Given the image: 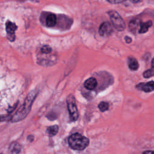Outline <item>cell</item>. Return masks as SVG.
I'll return each instance as SVG.
<instances>
[{
	"mask_svg": "<svg viewBox=\"0 0 154 154\" xmlns=\"http://www.w3.org/2000/svg\"><path fill=\"white\" fill-rule=\"evenodd\" d=\"M98 108L101 112H104L109 108V104L106 102H101L98 105Z\"/></svg>",
	"mask_w": 154,
	"mask_h": 154,
	"instance_id": "cell-15",
	"label": "cell"
},
{
	"mask_svg": "<svg viewBox=\"0 0 154 154\" xmlns=\"http://www.w3.org/2000/svg\"><path fill=\"white\" fill-rule=\"evenodd\" d=\"M37 93L38 92L36 90H32L28 93L23 105L11 117V121L12 122L21 121L26 117L31 110L32 105L37 95Z\"/></svg>",
	"mask_w": 154,
	"mask_h": 154,
	"instance_id": "cell-1",
	"label": "cell"
},
{
	"mask_svg": "<svg viewBox=\"0 0 154 154\" xmlns=\"http://www.w3.org/2000/svg\"><path fill=\"white\" fill-rule=\"evenodd\" d=\"M68 143L72 149L83 150L88 146L89 140L79 133H75L69 137Z\"/></svg>",
	"mask_w": 154,
	"mask_h": 154,
	"instance_id": "cell-2",
	"label": "cell"
},
{
	"mask_svg": "<svg viewBox=\"0 0 154 154\" xmlns=\"http://www.w3.org/2000/svg\"><path fill=\"white\" fill-rule=\"evenodd\" d=\"M58 131V125H54V126H49L47 128V130H46V132L48 133V135L51 137L55 136L57 134Z\"/></svg>",
	"mask_w": 154,
	"mask_h": 154,
	"instance_id": "cell-13",
	"label": "cell"
},
{
	"mask_svg": "<svg viewBox=\"0 0 154 154\" xmlns=\"http://www.w3.org/2000/svg\"><path fill=\"white\" fill-rule=\"evenodd\" d=\"M67 105L69 113L70 119L72 121H76L78 119L79 114L78 111L76 100L73 95H69L67 98Z\"/></svg>",
	"mask_w": 154,
	"mask_h": 154,
	"instance_id": "cell-3",
	"label": "cell"
},
{
	"mask_svg": "<svg viewBox=\"0 0 154 154\" xmlns=\"http://www.w3.org/2000/svg\"><path fill=\"white\" fill-rule=\"evenodd\" d=\"M108 14L111 20V22L114 27L118 31H123L125 28V23L123 19L119 15V14L114 10L109 11Z\"/></svg>",
	"mask_w": 154,
	"mask_h": 154,
	"instance_id": "cell-4",
	"label": "cell"
},
{
	"mask_svg": "<svg viewBox=\"0 0 154 154\" xmlns=\"http://www.w3.org/2000/svg\"><path fill=\"white\" fill-rule=\"evenodd\" d=\"M152 22L151 20H149L145 23H143L140 25V28L138 30V32L140 34H143V33H145L146 32L149 28L152 26Z\"/></svg>",
	"mask_w": 154,
	"mask_h": 154,
	"instance_id": "cell-12",
	"label": "cell"
},
{
	"mask_svg": "<svg viewBox=\"0 0 154 154\" xmlns=\"http://www.w3.org/2000/svg\"><path fill=\"white\" fill-rule=\"evenodd\" d=\"M57 23L56 16L54 14H49L46 19V24L48 27H52L55 25Z\"/></svg>",
	"mask_w": 154,
	"mask_h": 154,
	"instance_id": "cell-11",
	"label": "cell"
},
{
	"mask_svg": "<svg viewBox=\"0 0 154 154\" xmlns=\"http://www.w3.org/2000/svg\"><path fill=\"white\" fill-rule=\"evenodd\" d=\"M128 64L129 68L131 70H137L139 67L137 60L133 57H129L128 59Z\"/></svg>",
	"mask_w": 154,
	"mask_h": 154,
	"instance_id": "cell-10",
	"label": "cell"
},
{
	"mask_svg": "<svg viewBox=\"0 0 154 154\" xmlns=\"http://www.w3.org/2000/svg\"><path fill=\"white\" fill-rule=\"evenodd\" d=\"M5 105V75H0V102Z\"/></svg>",
	"mask_w": 154,
	"mask_h": 154,
	"instance_id": "cell-8",
	"label": "cell"
},
{
	"mask_svg": "<svg viewBox=\"0 0 154 154\" xmlns=\"http://www.w3.org/2000/svg\"><path fill=\"white\" fill-rule=\"evenodd\" d=\"M126 0H112V4H116V3H120Z\"/></svg>",
	"mask_w": 154,
	"mask_h": 154,
	"instance_id": "cell-19",
	"label": "cell"
},
{
	"mask_svg": "<svg viewBox=\"0 0 154 154\" xmlns=\"http://www.w3.org/2000/svg\"><path fill=\"white\" fill-rule=\"evenodd\" d=\"M52 48L48 45H44L40 49L41 52L43 54H49L52 52Z\"/></svg>",
	"mask_w": 154,
	"mask_h": 154,
	"instance_id": "cell-16",
	"label": "cell"
},
{
	"mask_svg": "<svg viewBox=\"0 0 154 154\" xmlns=\"http://www.w3.org/2000/svg\"><path fill=\"white\" fill-rule=\"evenodd\" d=\"M112 32V29L111 24L108 22H103L99 27V32L100 35L106 37L109 36L111 34Z\"/></svg>",
	"mask_w": 154,
	"mask_h": 154,
	"instance_id": "cell-6",
	"label": "cell"
},
{
	"mask_svg": "<svg viewBox=\"0 0 154 154\" xmlns=\"http://www.w3.org/2000/svg\"><path fill=\"white\" fill-rule=\"evenodd\" d=\"M136 88L140 90H142L144 92H151L153 90L154 83L153 81L148 82L147 83L141 82L136 85Z\"/></svg>",
	"mask_w": 154,
	"mask_h": 154,
	"instance_id": "cell-7",
	"label": "cell"
},
{
	"mask_svg": "<svg viewBox=\"0 0 154 154\" xmlns=\"http://www.w3.org/2000/svg\"><path fill=\"white\" fill-rule=\"evenodd\" d=\"M97 80L96 79V78L93 77L89 78L84 83V87H85V88H87L88 90H93L95 89L96 87H97Z\"/></svg>",
	"mask_w": 154,
	"mask_h": 154,
	"instance_id": "cell-9",
	"label": "cell"
},
{
	"mask_svg": "<svg viewBox=\"0 0 154 154\" xmlns=\"http://www.w3.org/2000/svg\"><path fill=\"white\" fill-rule=\"evenodd\" d=\"M5 119V117H2L0 116V121H3V120Z\"/></svg>",
	"mask_w": 154,
	"mask_h": 154,
	"instance_id": "cell-21",
	"label": "cell"
},
{
	"mask_svg": "<svg viewBox=\"0 0 154 154\" xmlns=\"http://www.w3.org/2000/svg\"><path fill=\"white\" fill-rule=\"evenodd\" d=\"M153 73H154L153 68L151 67L150 69H148V70H146L145 72H144L143 76H144V78H150L153 76Z\"/></svg>",
	"mask_w": 154,
	"mask_h": 154,
	"instance_id": "cell-17",
	"label": "cell"
},
{
	"mask_svg": "<svg viewBox=\"0 0 154 154\" xmlns=\"http://www.w3.org/2000/svg\"><path fill=\"white\" fill-rule=\"evenodd\" d=\"M5 27L7 34V38L11 42L14 41L15 39V31L17 28V26L14 23L8 20L6 22Z\"/></svg>",
	"mask_w": 154,
	"mask_h": 154,
	"instance_id": "cell-5",
	"label": "cell"
},
{
	"mask_svg": "<svg viewBox=\"0 0 154 154\" xmlns=\"http://www.w3.org/2000/svg\"><path fill=\"white\" fill-rule=\"evenodd\" d=\"M107 1H108L109 2H110V3H112V0H106Z\"/></svg>",
	"mask_w": 154,
	"mask_h": 154,
	"instance_id": "cell-22",
	"label": "cell"
},
{
	"mask_svg": "<svg viewBox=\"0 0 154 154\" xmlns=\"http://www.w3.org/2000/svg\"><path fill=\"white\" fill-rule=\"evenodd\" d=\"M125 41L127 43H130L131 42H132V39L131 37H128V36H126L125 37Z\"/></svg>",
	"mask_w": 154,
	"mask_h": 154,
	"instance_id": "cell-18",
	"label": "cell"
},
{
	"mask_svg": "<svg viewBox=\"0 0 154 154\" xmlns=\"http://www.w3.org/2000/svg\"><path fill=\"white\" fill-rule=\"evenodd\" d=\"M153 153V151H149V150L143 152V153H144V154H146V153Z\"/></svg>",
	"mask_w": 154,
	"mask_h": 154,
	"instance_id": "cell-20",
	"label": "cell"
},
{
	"mask_svg": "<svg viewBox=\"0 0 154 154\" xmlns=\"http://www.w3.org/2000/svg\"><path fill=\"white\" fill-rule=\"evenodd\" d=\"M20 150H21L20 146L17 143H13L11 144L10 146V151L11 153H17L20 152Z\"/></svg>",
	"mask_w": 154,
	"mask_h": 154,
	"instance_id": "cell-14",
	"label": "cell"
}]
</instances>
